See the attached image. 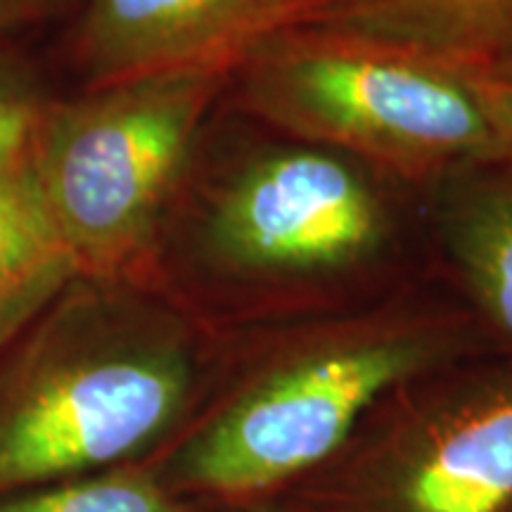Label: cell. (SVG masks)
I'll return each mask as SVG.
<instances>
[{
  "label": "cell",
  "mask_w": 512,
  "mask_h": 512,
  "mask_svg": "<svg viewBox=\"0 0 512 512\" xmlns=\"http://www.w3.org/2000/svg\"><path fill=\"white\" fill-rule=\"evenodd\" d=\"M0 512H183L157 479L105 470L0 496Z\"/></svg>",
  "instance_id": "8fae6325"
},
{
  "label": "cell",
  "mask_w": 512,
  "mask_h": 512,
  "mask_svg": "<svg viewBox=\"0 0 512 512\" xmlns=\"http://www.w3.org/2000/svg\"><path fill=\"white\" fill-rule=\"evenodd\" d=\"M456 335L415 318L332 330L256 370L178 451L176 470L211 491L264 489L320 463L384 394L451 356Z\"/></svg>",
  "instance_id": "5b68a950"
},
{
  "label": "cell",
  "mask_w": 512,
  "mask_h": 512,
  "mask_svg": "<svg viewBox=\"0 0 512 512\" xmlns=\"http://www.w3.org/2000/svg\"><path fill=\"white\" fill-rule=\"evenodd\" d=\"M81 0H0V41L36 24L76 12Z\"/></svg>",
  "instance_id": "4fadbf2b"
},
{
  "label": "cell",
  "mask_w": 512,
  "mask_h": 512,
  "mask_svg": "<svg viewBox=\"0 0 512 512\" xmlns=\"http://www.w3.org/2000/svg\"><path fill=\"white\" fill-rule=\"evenodd\" d=\"M76 278L81 273L38 188L29 147L0 157V351L10 349Z\"/></svg>",
  "instance_id": "30bf717a"
},
{
  "label": "cell",
  "mask_w": 512,
  "mask_h": 512,
  "mask_svg": "<svg viewBox=\"0 0 512 512\" xmlns=\"http://www.w3.org/2000/svg\"><path fill=\"white\" fill-rule=\"evenodd\" d=\"M427 190L441 259L479 323L512 354V150Z\"/></svg>",
  "instance_id": "ba28073f"
},
{
  "label": "cell",
  "mask_w": 512,
  "mask_h": 512,
  "mask_svg": "<svg viewBox=\"0 0 512 512\" xmlns=\"http://www.w3.org/2000/svg\"><path fill=\"white\" fill-rule=\"evenodd\" d=\"M181 197L192 200L183 261L228 290L328 292L403 252L401 183L275 131L240 143Z\"/></svg>",
  "instance_id": "7a4b0ae2"
},
{
  "label": "cell",
  "mask_w": 512,
  "mask_h": 512,
  "mask_svg": "<svg viewBox=\"0 0 512 512\" xmlns=\"http://www.w3.org/2000/svg\"><path fill=\"white\" fill-rule=\"evenodd\" d=\"M46 107L31 76L0 50V157L27 150Z\"/></svg>",
  "instance_id": "7c38bea8"
},
{
  "label": "cell",
  "mask_w": 512,
  "mask_h": 512,
  "mask_svg": "<svg viewBox=\"0 0 512 512\" xmlns=\"http://www.w3.org/2000/svg\"><path fill=\"white\" fill-rule=\"evenodd\" d=\"M328 0H81L74 55L88 86L235 67Z\"/></svg>",
  "instance_id": "8992f818"
},
{
  "label": "cell",
  "mask_w": 512,
  "mask_h": 512,
  "mask_svg": "<svg viewBox=\"0 0 512 512\" xmlns=\"http://www.w3.org/2000/svg\"><path fill=\"white\" fill-rule=\"evenodd\" d=\"M230 76H136L46 107L29 159L81 278L138 280L155 264Z\"/></svg>",
  "instance_id": "277c9868"
},
{
  "label": "cell",
  "mask_w": 512,
  "mask_h": 512,
  "mask_svg": "<svg viewBox=\"0 0 512 512\" xmlns=\"http://www.w3.org/2000/svg\"><path fill=\"white\" fill-rule=\"evenodd\" d=\"M0 366V496L138 456L197 387L188 325L133 278H76Z\"/></svg>",
  "instance_id": "6da1fadb"
},
{
  "label": "cell",
  "mask_w": 512,
  "mask_h": 512,
  "mask_svg": "<svg viewBox=\"0 0 512 512\" xmlns=\"http://www.w3.org/2000/svg\"><path fill=\"white\" fill-rule=\"evenodd\" d=\"M302 27L387 43L460 74H512V0H328Z\"/></svg>",
  "instance_id": "9c48e42d"
},
{
  "label": "cell",
  "mask_w": 512,
  "mask_h": 512,
  "mask_svg": "<svg viewBox=\"0 0 512 512\" xmlns=\"http://www.w3.org/2000/svg\"><path fill=\"white\" fill-rule=\"evenodd\" d=\"M249 119L342 152L401 185L432 183L512 150L460 72L408 50L294 27L230 76Z\"/></svg>",
  "instance_id": "3957f363"
},
{
  "label": "cell",
  "mask_w": 512,
  "mask_h": 512,
  "mask_svg": "<svg viewBox=\"0 0 512 512\" xmlns=\"http://www.w3.org/2000/svg\"><path fill=\"white\" fill-rule=\"evenodd\" d=\"M403 501L406 512H512V370L448 403Z\"/></svg>",
  "instance_id": "52a82bcc"
},
{
  "label": "cell",
  "mask_w": 512,
  "mask_h": 512,
  "mask_svg": "<svg viewBox=\"0 0 512 512\" xmlns=\"http://www.w3.org/2000/svg\"><path fill=\"white\" fill-rule=\"evenodd\" d=\"M463 76L494 126L512 143V74Z\"/></svg>",
  "instance_id": "5bb4252c"
}]
</instances>
